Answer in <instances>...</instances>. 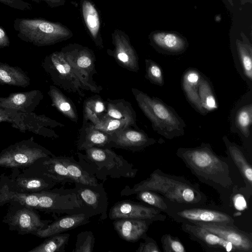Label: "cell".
Segmentation results:
<instances>
[{"label":"cell","mask_w":252,"mask_h":252,"mask_svg":"<svg viewBox=\"0 0 252 252\" xmlns=\"http://www.w3.org/2000/svg\"><path fill=\"white\" fill-rule=\"evenodd\" d=\"M94 238L90 232L80 233L78 235L77 242L74 252H92L93 251Z\"/></svg>","instance_id":"40"},{"label":"cell","mask_w":252,"mask_h":252,"mask_svg":"<svg viewBox=\"0 0 252 252\" xmlns=\"http://www.w3.org/2000/svg\"><path fill=\"white\" fill-rule=\"evenodd\" d=\"M222 140L225 145L228 156L238 169L246 184L247 190L252 194V167L246 157L244 149L238 144L231 142L224 135Z\"/></svg>","instance_id":"21"},{"label":"cell","mask_w":252,"mask_h":252,"mask_svg":"<svg viewBox=\"0 0 252 252\" xmlns=\"http://www.w3.org/2000/svg\"><path fill=\"white\" fill-rule=\"evenodd\" d=\"M106 111L105 103L99 99H93L88 101L85 106L84 117L94 115L97 117L103 115Z\"/></svg>","instance_id":"39"},{"label":"cell","mask_w":252,"mask_h":252,"mask_svg":"<svg viewBox=\"0 0 252 252\" xmlns=\"http://www.w3.org/2000/svg\"><path fill=\"white\" fill-rule=\"evenodd\" d=\"M48 94L51 99L52 106L71 120L77 121V115L72 104L59 89L51 86Z\"/></svg>","instance_id":"29"},{"label":"cell","mask_w":252,"mask_h":252,"mask_svg":"<svg viewBox=\"0 0 252 252\" xmlns=\"http://www.w3.org/2000/svg\"><path fill=\"white\" fill-rule=\"evenodd\" d=\"M80 194L85 202L89 206L95 208L98 203V196L96 193L90 189H84Z\"/></svg>","instance_id":"43"},{"label":"cell","mask_w":252,"mask_h":252,"mask_svg":"<svg viewBox=\"0 0 252 252\" xmlns=\"http://www.w3.org/2000/svg\"><path fill=\"white\" fill-rule=\"evenodd\" d=\"M43 97L39 90L10 94L4 97H0V107L23 113H32Z\"/></svg>","instance_id":"16"},{"label":"cell","mask_w":252,"mask_h":252,"mask_svg":"<svg viewBox=\"0 0 252 252\" xmlns=\"http://www.w3.org/2000/svg\"><path fill=\"white\" fill-rule=\"evenodd\" d=\"M168 208L164 212L176 222L234 225L229 215L218 210L181 205L165 199Z\"/></svg>","instance_id":"6"},{"label":"cell","mask_w":252,"mask_h":252,"mask_svg":"<svg viewBox=\"0 0 252 252\" xmlns=\"http://www.w3.org/2000/svg\"><path fill=\"white\" fill-rule=\"evenodd\" d=\"M143 190L155 191L168 201L181 205L198 206L207 200L198 184H192L183 177L167 174L159 169H156L148 178L136 185L132 193Z\"/></svg>","instance_id":"2"},{"label":"cell","mask_w":252,"mask_h":252,"mask_svg":"<svg viewBox=\"0 0 252 252\" xmlns=\"http://www.w3.org/2000/svg\"><path fill=\"white\" fill-rule=\"evenodd\" d=\"M151 40L153 46L165 54H182L188 46L184 38L173 33L156 32L152 34Z\"/></svg>","instance_id":"24"},{"label":"cell","mask_w":252,"mask_h":252,"mask_svg":"<svg viewBox=\"0 0 252 252\" xmlns=\"http://www.w3.org/2000/svg\"><path fill=\"white\" fill-rule=\"evenodd\" d=\"M13 27L22 40L37 46H44L66 40L73 36L66 26L41 18H16Z\"/></svg>","instance_id":"4"},{"label":"cell","mask_w":252,"mask_h":252,"mask_svg":"<svg viewBox=\"0 0 252 252\" xmlns=\"http://www.w3.org/2000/svg\"><path fill=\"white\" fill-rule=\"evenodd\" d=\"M85 139L81 145V149H87L94 146H103L112 140L109 134L95 128L90 123L85 129Z\"/></svg>","instance_id":"30"},{"label":"cell","mask_w":252,"mask_h":252,"mask_svg":"<svg viewBox=\"0 0 252 252\" xmlns=\"http://www.w3.org/2000/svg\"><path fill=\"white\" fill-rule=\"evenodd\" d=\"M61 162L66 167L71 180L83 185L96 186V180L91 177L77 164L71 162L68 158H59Z\"/></svg>","instance_id":"32"},{"label":"cell","mask_w":252,"mask_h":252,"mask_svg":"<svg viewBox=\"0 0 252 252\" xmlns=\"http://www.w3.org/2000/svg\"><path fill=\"white\" fill-rule=\"evenodd\" d=\"M176 155L200 182L217 189L232 185L229 164L217 155L209 143L193 148H179Z\"/></svg>","instance_id":"1"},{"label":"cell","mask_w":252,"mask_h":252,"mask_svg":"<svg viewBox=\"0 0 252 252\" xmlns=\"http://www.w3.org/2000/svg\"><path fill=\"white\" fill-rule=\"evenodd\" d=\"M231 3H232V0H228Z\"/></svg>","instance_id":"48"},{"label":"cell","mask_w":252,"mask_h":252,"mask_svg":"<svg viewBox=\"0 0 252 252\" xmlns=\"http://www.w3.org/2000/svg\"><path fill=\"white\" fill-rule=\"evenodd\" d=\"M181 229L207 251L238 252L230 242L199 226L182 222Z\"/></svg>","instance_id":"11"},{"label":"cell","mask_w":252,"mask_h":252,"mask_svg":"<svg viewBox=\"0 0 252 252\" xmlns=\"http://www.w3.org/2000/svg\"><path fill=\"white\" fill-rule=\"evenodd\" d=\"M145 77L153 84L162 87L164 84L162 69L155 62L150 59L145 60Z\"/></svg>","instance_id":"35"},{"label":"cell","mask_w":252,"mask_h":252,"mask_svg":"<svg viewBox=\"0 0 252 252\" xmlns=\"http://www.w3.org/2000/svg\"><path fill=\"white\" fill-rule=\"evenodd\" d=\"M198 95L201 105L207 113L218 109L213 86L208 78L202 73L198 87Z\"/></svg>","instance_id":"28"},{"label":"cell","mask_w":252,"mask_h":252,"mask_svg":"<svg viewBox=\"0 0 252 252\" xmlns=\"http://www.w3.org/2000/svg\"><path fill=\"white\" fill-rule=\"evenodd\" d=\"M136 193L139 200L163 212L168 208L165 198L155 191L143 190Z\"/></svg>","instance_id":"34"},{"label":"cell","mask_w":252,"mask_h":252,"mask_svg":"<svg viewBox=\"0 0 252 252\" xmlns=\"http://www.w3.org/2000/svg\"><path fill=\"white\" fill-rule=\"evenodd\" d=\"M132 92L155 131L168 139L185 134L186 123L173 107L160 98L150 96L137 89L132 88Z\"/></svg>","instance_id":"3"},{"label":"cell","mask_w":252,"mask_h":252,"mask_svg":"<svg viewBox=\"0 0 252 252\" xmlns=\"http://www.w3.org/2000/svg\"><path fill=\"white\" fill-rule=\"evenodd\" d=\"M10 40L8 34L5 30L0 26V48L8 47Z\"/></svg>","instance_id":"45"},{"label":"cell","mask_w":252,"mask_h":252,"mask_svg":"<svg viewBox=\"0 0 252 252\" xmlns=\"http://www.w3.org/2000/svg\"><path fill=\"white\" fill-rule=\"evenodd\" d=\"M153 221L134 219H120L114 222L119 236L128 242H136L146 235L149 225Z\"/></svg>","instance_id":"22"},{"label":"cell","mask_w":252,"mask_h":252,"mask_svg":"<svg viewBox=\"0 0 252 252\" xmlns=\"http://www.w3.org/2000/svg\"><path fill=\"white\" fill-rule=\"evenodd\" d=\"M231 132L237 133L243 142L251 143L252 139V89L237 101L229 115Z\"/></svg>","instance_id":"8"},{"label":"cell","mask_w":252,"mask_h":252,"mask_svg":"<svg viewBox=\"0 0 252 252\" xmlns=\"http://www.w3.org/2000/svg\"><path fill=\"white\" fill-rule=\"evenodd\" d=\"M73 68L89 83L94 70V56L93 51L78 44H71L62 50Z\"/></svg>","instance_id":"15"},{"label":"cell","mask_w":252,"mask_h":252,"mask_svg":"<svg viewBox=\"0 0 252 252\" xmlns=\"http://www.w3.org/2000/svg\"><path fill=\"white\" fill-rule=\"evenodd\" d=\"M69 237V235L68 234H57L52 235L29 252H61L67 244Z\"/></svg>","instance_id":"33"},{"label":"cell","mask_w":252,"mask_h":252,"mask_svg":"<svg viewBox=\"0 0 252 252\" xmlns=\"http://www.w3.org/2000/svg\"><path fill=\"white\" fill-rule=\"evenodd\" d=\"M44 149L34 143L32 137L11 145L0 154V166L19 167L30 165L47 157Z\"/></svg>","instance_id":"7"},{"label":"cell","mask_w":252,"mask_h":252,"mask_svg":"<svg viewBox=\"0 0 252 252\" xmlns=\"http://www.w3.org/2000/svg\"><path fill=\"white\" fill-rule=\"evenodd\" d=\"M45 2L51 8L58 7L64 5L66 0H40Z\"/></svg>","instance_id":"46"},{"label":"cell","mask_w":252,"mask_h":252,"mask_svg":"<svg viewBox=\"0 0 252 252\" xmlns=\"http://www.w3.org/2000/svg\"><path fill=\"white\" fill-rule=\"evenodd\" d=\"M31 0L33 2H34L37 3H39L41 1L40 0Z\"/></svg>","instance_id":"47"},{"label":"cell","mask_w":252,"mask_h":252,"mask_svg":"<svg viewBox=\"0 0 252 252\" xmlns=\"http://www.w3.org/2000/svg\"><path fill=\"white\" fill-rule=\"evenodd\" d=\"M189 223V222H188ZM202 227L231 243L238 252H252V235L235 225L190 223Z\"/></svg>","instance_id":"13"},{"label":"cell","mask_w":252,"mask_h":252,"mask_svg":"<svg viewBox=\"0 0 252 252\" xmlns=\"http://www.w3.org/2000/svg\"><path fill=\"white\" fill-rule=\"evenodd\" d=\"M162 211L154 207L128 201H122L115 205L110 211L112 219H134L155 221H164L166 216Z\"/></svg>","instance_id":"14"},{"label":"cell","mask_w":252,"mask_h":252,"mask_svg":"<svg viewBox=\"0 0 252 252\" xmlns=\"http://www.w3.org/2000/svg\"><path fill=\"white\" fill-rule=\"evenodd\" d=\"M43 164L47 167L51 176L57 177V179L63 180L69 179L71 180L66 167L61 162L59 158H51L44 161Z\"/></svg>","instance_id":"36"},{"label":"cell","mask_w":252,"mask_h":252,"mask_svg":"<svg viewBox=\"0 0 252 252\" xmlns=\"http://www.w3.org/2000/svg\"><path fill=\"white\" fill-rule=\"evenodd\" d=\"M233 59L238 72L252 89V47L248 40L236 41Z\"/></svg>","instance_id":"18"},{"label":"cell","mask_w":252,"mask_h":252,"mask_svg":"<svg viewBox=\"0 0 252 252\" xmlns=\"http://www.w3.org/2000/svg\"><path fill=\"white\" fill-rule=\"evenodd\" d=\"M202 73L196 68L187 69L182 75L181 86L188 101L192 108L203 116L208 113L202 107L198 95V87Z\"/></svg>","instance_id":"20"},{"label":"cell","mask_w":252,"mask_h":252,"mask_svg":"<svg viewBox=\"0 0 252 252\" xmlns=\"http://www.w3.org/2000/svg\"><path fill=\"white\" fill-rule=\"evenodd\" d=\"M145 242L141 243L136 252H160L156 241L152 238L147 236L143 238Z\"/></svg>","instance_id":"41"},{"label":"cell","mask_w":252,"mask_h":252,"mask_svg":"<svg viewBox=\"0 0 252 252\" xmlns=\"http://www.w3.org/2000/svg\"><path fill=\"white\" fill-rule=\"evenodd\" d=\"M85 120H89L95 128L109 134H113L131 126L138 128L136 120L116 119L107 117L104 114L99 117L94 115L89 116L85 118Z\"/></svg>","instance_id":"25"},{"label":"cell","mask_w":252,"mask_h":252,"mask_svg":"<svg viewBox=\"0 0 252 252\" xmlns=\"http://www.w3.org/2000/svg\"><path fill=\"white\" fill-rule=\"evenodd\" d=\"M161 242L164 252H186L185 247L178 237L166 234L162 235Z\"/></svg>","instance_id":"38"},{"label":"cell","mask_w":252,"mask_h":252,"mask_svg":"<svg viewBox=\"0 0 252 252\" xmlns=\"http://www.w3.org/2000/svg\"><path fill=\"white\" fill-rule=\"evenodd\" d=\"M30 84V78L22 69L0 62V85L26 87Z\"/></svg>","instance_id":"27"},{"label":"cell","mask_w":252,"mask_h":252,"mask_svg":"<svg viewBox=\"0 0 252 252\" xmlns=\"http://www.w3.org/2000/svg\"><path fill=\"white\" fill-rule=\"evenodd\" d=\"M17 187L22 191H38L48 186L45 181L39 178H22L17 180Z\"/></svg>","instance_id":"37"},{"label":"cell","mask_w":252,"mask_h":252,"mask_svg":"<svg viewBox=\"0 0 252 252\" xmlns=\"http://www.w3.org/2000/svg\"><path fill=\"white\" fill-rule=\"evenodd\" d=\"M86 220L83 214L73 215L62 218L48 225L46 228L37 231L35 234L41 238L50 237L81 225Z\"/></svg>","instance_id":"26"},{"label":"cell","mask_w":252,"mask_h":252,"mask_svg":"<svg viewBox=\"0 0 252 252\" xmlns=\"http://www.w3.org/2000/svg\"><path fill=\"white\" fill-rule=\"evenodd\" d=\"M104 115L116 119L136 120L135 113L131 105H128V103L122 100L108 101Z\"/></svg>","instance_id":"31"},{"label":"cell","mask_w":252,"mask_h":252,"mask_svg":"<svg viewBox=\"0 0 252 252\" xmlns=\"http://www.w3.org/2000/svg\"><path fill=\"white\" fill-rule=\"evenodd\" d=\"M11 124L13 127L25 132H32L44 135L47 129V119L44 115H37L32 112L23 113L0 107V123Z\"/></svg>","instance_id":"10"},{"label":"cell","mask_w":252,"mask_h":252,"mask_svg":"<svg viewBox=\"0 0 252 252\" xmlns=\"http://www.w3.org/2000/svg\"><path fill=\"white\" fill-rule=\"evenodd\" d=\"M89 158L95 161H103L107 158L106 151L96 147H91L86 149Z\"/></svg>","instance_id":"44"},{"label":"cell","mask_w":252,"mask_h":252,"mask_svg":"<svg viewBox=\"0 0 252 252\" xmlns=\"http://www.w3.org/2000/svg\"><path fill=\"white\" fill-rule=\"evenodd\" d=\"M80 9L91 37L96 46L103 48L101 19L96 6L91 0H80Z\"/></svg>","instance_id":"19"},{"label":"cell","mask_w":252,"mask_h":252,"mask_svg":"<svg viewBox=\"0 0 252 252\" xmlns=\"http://www.w3.org/2000/svg\"><path fill=\"white\" fill-rule=\"evenodd\" d=\"M9 224L12 228L24 233H35L45 225L38 215L28 208L17 210L10 218Z\"/></svg>","instance_id":"23"},{"label":"cell","mask_w":252,"mask_h":252,"mask_svg":"<svg viewBox=\"0 0 252 252\" xmlns=\"http://www.w3.org/2000/svg\"><path fill=\"white\" fill-rule=\"evenodd\" d=\"M0 2L10 8L22 11L31 10L32 9L31 4L23 0H0Z\"/></svg>","instance_id":"42"},{"label":"cell","mask_w":252,"mask_h":252,"mask_svg":"<svg viewBox=\"0 0 252 252\" xmlns=\"http://www.w3.org/2000/svg\"><path fill=\"white\" fill-rule=\"evenodd\" d=\"M42 66L53 81L62 87L68 88L70 85V89L74 92L79 91V89H88L92 91L97 89L73 68L62 51L55 52L47 56Z\"/></svg>","instance_id":"5"},{"label":"cell","mask_w":252,"mask_h":252,"mask_svg":"<svg viewBox=\"0 0 252 252\" xmlns=\"http://www.w3.org/2000/svg\"><path fill=\"white\" fill-rule=\"evenodd\" d=\"M111 142L121 147L138 150L153 145L157 141L144 131L129 127L112 134Z\"/></svg>","instance_id":"17"},{"label":"cell","mask_w":252,"mask_h":252,"mask_svg":"<svg viewBox=\"0 0 252 252\" xmlns=\"http://www.w3.org/2000/svg\"><path fill=\"white\" fill-rule=\"evenodd\" d=\"M61 196L55 193L42 191L27 193L9 190L6 186L0 190V201H15L29 208L40 210L57 209Z\"/></svg>","instance_id":"9"},{"label":"cell","mask_w":252,"mask_h":252,"mask_svg":"<svg viewBox=\"0 0 252 252\" xmlns=\"http://www.w3.org/2000/svg\"><path fill=\"white\" fill-rule=\"evenodd\" d=\"M112 39L114 49L108 50V53L123 67L137 72L139 69L138 57L128 35L121 30L115 29L112 33Z\"/></svg>","instance_id":"12"}]
</instances>
